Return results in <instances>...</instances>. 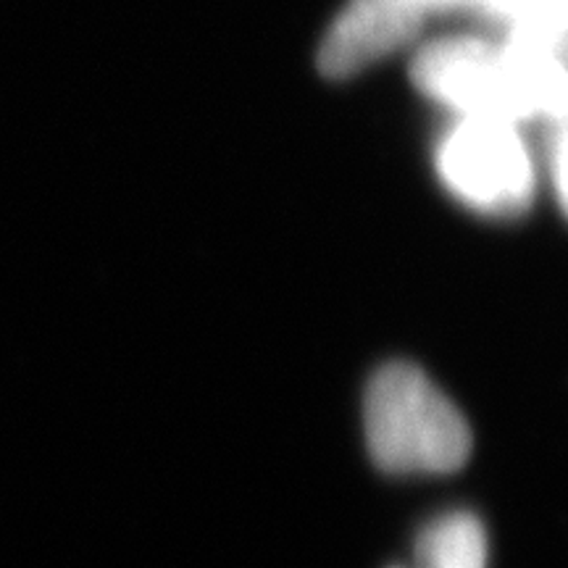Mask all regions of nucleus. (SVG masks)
Wrapping results in <instances>:
<instances>
[{
  "label": "nucleus",
  "instance_id": "5",
  "mask_svg": "<svg viewBox=\"0 0 568 568\" xmlns=\"http://www.w3.org/2000/svg\"><path fill=\"white\" fill-rule=\"evenodd\" d=\"M414 568H487V535L468 510L437 516L418 531Z\"/></svg>",
  "mask_w": 568,
  "mask_h": 568
},
{
  "label": "nucleus",
  "instance_id": "6",
  "mask_svg": "<svg viewBox=\"0 0 568 568\" xmlns=\"http://www.w3.org/2000/svg\"><path fill=\"white\" fill-rule=\"evenodd\" d=\"M548 134V148H545V166H548V182L552 195L568 219V116L552 122Z\"/></svg>",
  "mask_w": 568,
  "mask_h": 568
},
{
  "label": "nucleus",
  "instance_id": "2",
  "mask_svg": "<svg viewBox=\"0 0 568 568\" xmlns=\"http://www.w3.org/2000/svg\"><path fill=\"white\" fill-rule=\"evenodd\" d=\"M439 182L464 209L514 219L537 195V159L521 124L495 116H456L435 145Z\"/></svg>",
  "mask_w": 568,
  "mask_h": 568
},
{
  "label": "nucleus",
  "instance_id": "1",
  "mask_svg": "<svg viewBox=\"0 0 568 568\" xmlns=\"http://www.w3.org/2000/svg\"><path fill=\"white\" fill-rule=\"evenodd\" d=\"M366 445L387 474H453L466 466L474 437L456 403L406 361L372 376L364 403Z\"/></svg>",
  "mask_w": 568,
  "mask_h": 568
},
{
  "label": "nucleus",
  "instance_id": "8",
  "mask_svg": "<svg viewBox=\"0 0 568 568\" xmlns=\"http://www.w3.org/2000/svg\"><path fill=\"white\" fill-rule=\"evenodd\" d=\"M556 6H558L560 17H564V19H566V24H568V0H556Z\"/></svg>",
  "mask_w": 568,
  "mask_h": 568
},
{
  "label": "nucleus",
  "instance_id": "7",
  "mask_svg": "<svg viewBox=\"0 0 568 568\" xmlns=\"http://www.w3.org/2000/svg\"><path fill=\"white\" fill-rule=\"evenodd\" d=\"M539 0H474L471 13H477L479 19H485L487 24L500 27L503 32L508 27H514L524 13L535 9Z\"/></svg>",
  "mask_w": 568,
  "mask_h": 568
},
{
  "label": "nucleus",
  "instance_id": "4",
  "mask_svg": "<svg viewBox=\"0 0 568 568\" xmlns=\"http://www.w3.org/2000/svg\"><path fill=\"white\" fill-rule=\"evenodd\" d=\"M422 0H347L318 48L324 74L343 80L395 53L422 30Z\"/></svg>",
  "mask_w": 568,
  "mask_h": 568
},
{
  "label": "nucleus",
  "instance_id": "3",
  "mask_svg": "<svg viewBox=\"0 0 568 568\" xmlns=\"http://www.w3.org/2000/svg\"><path fill=\"white\" fill-rule=\"evenodd\" d=\"M414 84L456 116L508 119L503 42L456 32L429 40L414 55Z\"/></svg>",
  "mask_w": 568,
  "mask_h": 568
}]
</instances>
